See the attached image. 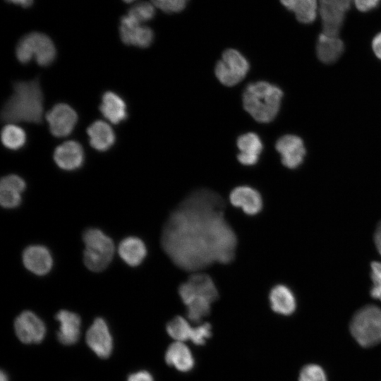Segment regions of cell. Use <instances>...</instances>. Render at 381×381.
Instances as JSON below:
<instances>
[{
    "mask_svg": "<svg viewBox=\"0 0 381 381\" xmlns=\"http://www.w3.org/2000/svg\"><path fill=\"white\" fill-rule=\"evenodd\" d=\"M224 201L215 192L200 189L172 212L162 233L165 253L179 268L198 272L234 258L237 238L224 217Z\"/></svg>",
    "mask_w": 381,
    "mask_h": 381,
    "instance_id": "cell-1",
    "label": "cell"
},
{
    "mask_svg": "<svg viewBox=\"0 0 381 381\" xmlns=\"http://www.w3.org/2000/svg\"><path fill=\"white\" fill-rule=\"evenodd\" d=\"M13 94L1 110L3 121L13 123H40L44 113V97L38 78L13 84Z\"/></svg>",
    "mask_w": 381,
    "mask_h": 381,
    "instance_id": "cell-2",
    "label": "cell"
},
{
    "mask_svg": "<svg viewBox=\"0 0 381 381\" xmlns=\"http://www.w3.org/2000/svg\"><path fill=\"white\" fill-rule=\"evenodd\" d=\"M282 90L268 82L248 84L243 93L244 109L258 122L269 123L277 116L281 105Z\"/></svg>",
    "mask_w": 381,
    "mask_h": 381,
    "instance_id": "cell-3",
    "label": "cell"
},
{
    "mask_svg": "<svg viewBox=\"0 0 381 381\" xmlns=\"http://www.w3.org/2000/svg\"><path fill=\"white\" fill-rule=\"evenodd\" d=\"M85 243L83 260L92 272H101L109 265L114 253V242L101 230L90 228L83 235Z\"/></svg>",
    "mask_w": 381,
    "mask_h": 381,
    "instance_id": "cell-4",
    "label": "cell"
},
{
    "mask_svg": "<svg viewBox=\"0 0 381 381\" xmlns=\"http://www.w3.org/2000/svg\"><path fill=\"white\" fill-rule=\"evenodd\" d=\"M16 55L21 64H27L34 57L38 65L47 66L54 61L56 50L54 42L47 35L32 32L19 40L16 48Z\"/></svg>",
    "mask_w": 381,
    "mask_h": 381,
    "instance_id": "cell-5",
    "label": "cell"
},
{
    "mask_svg": "<svg viewBox=\"0 0 381 381\" xmlns=\"http://www.w3.org/2000/svg\"><path fill=\"white\" fill-rule=\"evenodd\" d=\"M350 329L357 342L363 347L381 342V309L373 305L361 308L352 318Z\"/></svg>",
    "mask_w": 381,
    "mask_h": 381,
    "instance_id": "cell-6",
    "label": "cell"
},
{
    "mask_svg": "<svg viewBox=\"0 0 381 381\" xmlns=\"http://www.w3.org/2000/svg\"><path fill=\"white\" fill-rule=\"evenodd\" d=\"M353 7V0H318V19L322 32L339 36L346 14Z\"/></svg>",
    "mask_w": 381,
    "mask_h": 381,
    "instance_id": "cell-7",
    "label": "cell"
},
{
    "mask_svg": "<svg viewBox=\"0 0 381 381\" xmlns=\"http://www.w3.org/2000/svg\"><path fill=\"white\" fill-rule=\"evenodd\" d=\"M249 71V63L238 51L226 49L214 68L218 80L226 86H234L239 83Z\"/></svg>",
    "mask_w": 381,
    "mask_h": 381,
    "instance_id": "cell-8",
    "label": "cell"
},
{
    "mask_svg": "<svg viewBox=\"0 0 381 381\" xmlns=\"http://www.w3.org/2000/svg\"><path fill=\"white\" fill-rule=\"evenodd\" d=\"M179 294L185 305L197 298H205L212 303L219 297L218 290L213 279L207 274L195 272L182 283Z\"/></svg>",
    "mask_w": 381,
    "mask_h": 381,
    "instance_id": "cell-9",
    "label": "cell"
},
{
    "mask_svg": "<svg viewBox=\"0 0 381 381\" xmlns=\"http://www.w3.org/2000/svg\"><path fill=\"white\" fill-rule=\"evenodd\" d=\"M46 119L50 133L55 137L62 138L72 133L78 121V114L68 104L60 103L46 114Z\"/></svg>",
    "mask_w": 381,
    "mask_h": 381,
    "instance_id": "cell-10",
    "label": "cell"
},
{
    "mask_svg": "<svg viewBox=\"0 0 381 381\" xmlns=\"http://www.w3.org/2000/svg\"><path fill=\"white\" fill-rule=\"evenodd\" d=\"M14 328L18 338L25 344H38L45 336L43 321L33 312H22L15 320Z\"/></svg>",
    "mask_w": 381,
    "mask_h": 381,
    "instance_id": "cell-11",
    "label": "cell"
},
{
    "mask_svg": "<svg viewBox=\"0 0 381 381\" xmlns=\"http://www.w3.org/2000/svg\"><path fill=\"white\" fill-rule=\"evenodd\" d=\"M119 35L123 43L127 45L147 48L152 42L154 33L152 30L127 14L120 20Z\"/></svg>",
    "mask_w": 381,
    "mask_h": 381,
    "instance_id": "cell-12",
    "label": "cell"
},
{
    "mask_svg": "<svg viewBox=\"0 0 381 381\" xmlns=\"http://www.w3.org/2000/svg\"><path fill=\"white\" fill-rule=\"evenodd\" d=\"M88 346L101 358L111 353L113 341L108 325L102 318H96L86 334Z\"/></svg>",
    "mask_w": 381,
    "mask_h": 381,
    "instance_id": "cell-13",
    "label": "cell"
},
{
    "mask_svg": "<svg viewBox=\"0 0 381 381\" xmlns=\"http://www.w3.org/2000/svg\"><path fill=\"white\" fill-rule=\"evenodd\" d=\"M282 164L289 169L301 165L306 154L303 140L294 135H285L279 138L275 145Z\"/></svg>",
    "mask_w": 381,
    "mask_h": 381,
    "instance_id": "cell-14",
    "label": "cell"
},
{
    "mask_svg": "<svg viewBox=\"0 0 381 381\" xmlns=\"http://www.w3.org/2000/svg\"><path fill=\"white\" fill-rule=\"evenodd\" d=\"M82 145L74 140H68L59 145L54 152V160L61 169L73 171L79 169L84 162Z\"/></svg>",
    "mask_w": 381,
    "mask_h": 381,
    "instance_id": "cell-15",
    "label": "cell"
},
{
    "mask_svg": "<svg viewBox=\"0 0 381 381\" xmlns=\"http://www.w3.org/2000/svg\"><path fill=\"white\" fill-rule=\"evenodd\" d=\"M23 262L30 272L40 276L49 272L53 265L49 250L40 245L27 247L23 253Z\"/></svg>",
    "mask_w": 381,
    "mask_h": 381,
    "instance_id": "cell-16",
    "label": "cell"
},
{
    "mask_svg": "<svg viewBox=\"0 0 381 381\" xmlns=\"http://www.w3.org/2000/svg\"><path fill=\"white\" fill-rule=\"evenodd\" d=\"M230 202L241 208L248 215L259 213L262 207V199L260 193L248 186H241L232 190L229 195Z\"/></svg>",
    "mask_w": 381,
    "mask_h": 381,
    "instance_id": "cell-17",
    "label": "cell"
},
{
    "mask_svg": "<svg viewBox=\"0 0 381 381\" xmlns=\"http://www.w3.org/2000/svg\"><path fill=\"white\" fill-rule=\"evenodd\" d=\"M25 181L16 174L3 177L0 182V203L7 209H12L20 205L22 200L21 193L25 189Z\"/></svg>",
    "mask_w": 381,
    "mask_h": 381,
    "instance_id": "cell-18",
    "label": "cell"
},
{
    "mask_svg": "<svg viewBox=\"0 0 381 381\" xmlns=\"http://www.w3.org/2000/svg\"><path fill=\"white\" fill-rule=\"evenodd\" d=\"M345 43L340 36H333L320 32L315 42V52L320 61L332 64L343 54Z\"/></svg>",
    "mask_w": 381,
    "mask_h": 381,
    "instance_id": "cell-19",
    "label": "cell"
},
{
    "mask_svg": "<svg viewBox=\"0 0 381 381\" xmlns=\"http://www.w3.org/2000/svg\"><path fill=\"white\" fill-rule=\"evenodd\" d=\"M236 144L239 150L237 159L241 164L253 166L258 162L262 150V143L258 135L253 132L242 134Z\"/></svg>",
    "mask_w": 381,
    "mask_h": 381,
    "instance_id": "cell-20",
    "label": "cell"
},
{
    "mask_svg": "<svg viewBox=\"0 0 381 381\" xmlns=\"http://www.w3.org/2000/svg\"><path fill=\"white\" fill-rule=\"evenodd\" d=\"M56 319L60 322L57 333L59 341L64 345H71L77 342L80 332L79 315L66 310H61L56 314Z\"/></svg>",
    "mask_w": 381,
    "mask_h": 381,
    "instance_id": "cell-21",
    "label": "cell"
},
{
    "mask_svg": "<svg viewBox=\"0 0 381 381\" xmlns=\"http://www.w3.org/2000/svg\"><path fill=\"white\" fill-rule=\"evenodd\" d=\"M279 2L299 23L309 25L318 19V0H279Z\"/></svg>",
    "mask_w": 381,
    "mask_h": 381,
    "instance_id": "cell-22",
    "label": "cell"
},
{
    "mask_svg": "<svg viewBox=\"0 0 381 381\" xmlns=\"http://www.w3.org/2000/svg\"><path fill=\"white\" fill-rule=\"evenodd\" d=\"M99 109L104 117L113 124L120 123L128 116L125 102L114 92L103 94Z\"/></svg>",
    "mask_w": 381,
    "mask_h": 381,
    "instance_id": "cell-23",
    "label": "cell"
},
{
    "mask_svg": "<svg viewBox=\"0 0 381 381\" xmlns=\"http://www.w3.org/2000/svg\"><path fill=\"white\" fill-rule=\"evenodd\" d=\"M90 145L97 151L110 149L115 143L116 136L112 128L106 122L94 121L87 129Z\"/></svg>",
    "mask_w": 381,
    "mask_h": 381,
    "instance_id": "cell-24",
    "label": "cell"
},
{
    "mask_svg": "<svg viewBox=\"0 0 381 381\" xmlns=\"http://www.w3.org/2000/svg\"><path fill=\"white\" fill-rule=\"evenodd\" d=\"M269 299L272 309L281 315H289L294 312L296 307L294 293L284 284L274 286L270 290Z\"/></svg>",
    "mask_w": 381,
    "mask_h": 381,
    "instance_id": "cell-25",
    "label": "cell"
},
{
    "mask_svg": "<svg viewBox=\"0 0 381 381\" xmlns=\"http://www.w3.org/2000/svg\"><path fill=\"white\" fill-rule=\"evenodd\" d=\"M119 253L127 265L135 267L141 264L145 258L147 248L140 238L135 236H128L121 241L119 246Z\"/></svg>",
    "mask_w": 381,
    "mask_h": 381,
    "instance_id": "cell-26",
    "label": "cell"
},
{
    "mask_svg": "<svg viewBox=\"0 0 381 381\" xmlns=\"http://www.w3.org/2000/svg\"><path fill=\"white\" fill-rule=\"evenodd\" d=\"M165 361L169 365L175 367L181 372L191 370L194 360L188 347L181 341L171 344L165 354Z\"/></svg>",
    "mask_w": 381,
    "mask_h": 381,
    "instance_id": "cell-27",
    "label": "cell"
},
{
    "mask_svg": "<svg viewBox=\"0 0 381 381\" xmlns=\"http://www.w3.org/2000/svg\"><path fill=\"white\" fill-rule=\"evenodd\" d=\"M1 138L3 145L12 150L22 148L26 142L24 130L13 123H8L3 128Z\"/></svg>",
    "mask_w": 381,
    "mask_h": 381,
    "instance_id": "cell-28",
    "label": "cell"
},
{
    "mask_svg": "<svg viewBox=\"0 0 381 381\" xmlns=\"http://www.w3.org/2000/svg\"><path fill=\"white\" fill-rule=\"evenodd\" d=\"M192 328L186 319L176 316L168 322L167 332L175 341L183 342L190 339Z\"/></svg>",
    "mask_w": 381,
    "mask_h": 381,
    "instance_id": "cell-29",
    "label": "cell"
},
{
    "mask_svg": "<svg viewBox=\"0 0 381 381\" xmlns=\"http://www.w3.org/2000/svg\"><path fill=\"white\" fill-rule=\"evenodd\" d=\"M212 303L205 298H197L189 302L187 307L188 318L193 322H200L209 315Z\"/></svg>",
    "mask_w": 381,
    "mask_h": 381,
    "instance_id": "cell-30",
    "label": "cell"
},
{
    "mask_svg": "<svg viewBox=\"0 0 381 381\" xmlns=\"http://www.w3.org/2000/svg\"><path fill=\"white\" fill-rule=\"evenodd\" d=\"M155 14V6L149 2L138 3L132 6L127 13L128 16L142 24L152 20Z\"/></svg>",
    "mask_w": 381,
    "mask_h": 381,
    "instance_id": "cell-31",
    "label": "cell"
},
{
    "mask_svg": "<svg viewBox=\"0 0 381 381\" xmlns=\"http://www.w3.org/2000/svg\"><path fill=\"white\" fill-rule=\"evenodd\" d=\"M299 381H327L323 369L315 364H308L300 373Z\"/></svg>",
    "mask_w": 381,
    "mask_h": 381,
    "instance_id": "cell-32",
    "label": "cell"
},
{
    "mask_svg": "<svg viewBox=\"0 0 381 381\" xmlns=\"http://www.w3.org/2000/svg\"><path fill=\"white\" fill-rule=\"evenodd\" d=\"M188 0H151L152 4L162 11L168 13L182 11Z\"/></svg>",
    "mask_w": 381,
    "mask_h": 381,
    "instance_id": "cell-33",
    "label": "cell"
},
{
    "mask_svg": "<svg viewBox=\"0 0 381 381\" xmlns=\"http://www.w3.org/2000/svg\"><path fill=\"white\" fill-rule=\"evenodd\" d=\"M210 336L211 325L206 322L192 328L189 340L195 345H202Z\"/></svg>",
    "mask_w": 381,
    "mask_h": 381,
    "instance_id": "cell-34",
    "label": "cell"
},
{
    "mask_svg": "<svg viewBox=\"0 0 381 381\" xmlns=\"http://www.w3.org/2000/svg\"><path fill=\"white\" fill-rule=\"evenodd\" d=\"M381 0H353V7L359 12L368 13L377 8Z\"/></svg>",
    "mask_w": 381,
    "mask_h": 381,
    "instance_id": "cell-35",
    "label": "cell"
},
{
    "mask_svg": "<svg viewBox=\"0 0 381 381\" xmlns=\"http://www.w3.org/2000/svg\"><path fill=\"white\" fill-rule=\"evenodd\" d=\"M127 381H153V378L150 373L143 370L130 375Z\"/></svg>",
    "mask_w": 381,
    "mask_h": 381,
    "instance_id": "cell-36",
    "label": "cell"
},
{
    "mask_svg": "<svg viewBox=\"0 0 381 381\" xmlns=\"http://www.w3.org/2000/svg\"><path fill=\"white\" fill-rule=\"evenodd\" d=\"M370 45L374 54L381 60V31L373 37Z\"/></svg>",
    "mask_w": 381,
    "mask_h": 381,
    "instance_id": "cell-37",
    "label": "cell"
},
{
    "mask_svg": "<svg viewBox=\"0 0 381 381\" xmlns=\"http://www.w3.org/2000/svg\"><path fill=\"white\" fill-rule=\"evenodd\" d=\"M370 266L373 283H381V262H373Z\"/></svg>",
    "mask_w": 381,
    "mask_h": 381,
    "instance_id": "cell-38",
    "label": "cell"
},
{
    "mask_svg": "<svg viewBox=\"0 0 381 381\" xmlns=\"http://www.w3.org/2000/svg\"><path fill=\"white\" fill-rule=\"evenodd\" d=\"M370 295L373 298L381 301V283H373L370 289Z\"/></svg>",
    "mask_w": 381,
    "mask_h": 381,
    "instance_id": "cell-39",
    "label": "cell"
},
{
    "mask_svg": "<svg viewBox=\"0 0 381 381\" xmlns=\"http://www.w3.org/2000/svg\"><path fill=\"white\" fill-rule=\"evenodd\" d=\"M374 240L376 248L380 254L381 255V222L378 224V226L375 233Z\"/></svg>",
    "mask_w": 381,
    "mask_h": 381,
    "instance_id": "cell-40",
    "label": "cell"
},
{
    "mask_svg": "<svg viewBox=\"0 0 381 381\" xmlns=\"http://www.w3.org/2000/svg\"><path fill=\"white\" fill-rule=\"evenodd\" d=\"M8 2L13 3L16 5H20L23 8H28L33 4L34 0H6Z\"/></svg>",
    "mask_w": 381,
    "mask_h": 381,
    "instance_id": "cell-41",
    "label": "cell"
},
{
    "mask_svg": "<svg viewBox=\"0 0 381 381\" xmlns=\"http://www.w3.org/2000/svg\"><path fill=\"white\" fill-rule=\"evenodd\" d=\"M0 380L1 381H8L6 374L3 370L1 371Z\"/></svg>",
    "mask_w": 381,
    "mask_h": 381,
    "instance_id": "cell-42",
    "label": "cell"
},
{
    "mask_svg": "<svg viewBox=\"0 0 381 381\" xmlns=\"http://www.w3.org/2000/svg\"><path fill=\"white\" fill-rule=\"evenodd\" d=\"M123 1L124 2H126V3H131V2H132V1H135V0H123Z\"/></svg>",
    "mask_w": 381,
    "mask_h": 381,
    "instance_id": "cell-43",
    "label": "cell"
}]
</instances>
